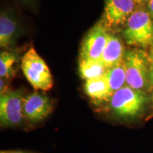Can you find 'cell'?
<instances>
[{
  "instance_id": "1",
  "label": "cell",
  "mask_w": 153,
  "mask_h": 153,
  "mask_svg": "<svg viewBox=\"0 0 153 153\" xmlns=\"http://www.w3.org/2000/svg\"><path fill=\"white\" fill-rule=\"evenodd\" d=\"M126 85L134 89L145 91L150 89V57L140 49H133L125 53Z\"/></svg>"
},
{
  "instance_id": "2",
  "label": "cell",
  "mask_w": 153,
  "mask_h": 153,
  "mask_svg": "<svg viewBox=\"0 0 153 153\" xmlns=\"http://www.w3.org/2000/svg\"><path fill=\"white\" fill-rule=\"evenodd\" d=\"M109 101L111 108L116 116L129 118L135 117L143 111L148 98L144 91L125 85L112 95Z\"/></svg>"
},
{
  "instance_id": "3",
  "label": "cell",
  "mask_w": 153,
  "mask_h": 153,
  "mask_svg": "<svg viewBox=\"0 0 153 153\" xmlns=\"http://www.w3.org/2000/svg\"><path fill=\"white\" fill-rule=\"evenodd\" d=\"M22 68L34 89L48 91L53 87V79L51 70L33 46L23 56Z\"/></svg>"
},
{
  "instance_id": "4",
  "label": "cell",
  "mask_w": 153,
  "mask_h": 153,
  "mask_svg": "<svg viewBox=\"0 0 153 153\" xmlns=\"http://www.w3.org/2000/svg\"><path fill=\"white\" fill-rule=\"evenodd\" d=\"M123 37L131 45L147 47L153 42V18L144 10L134 11L126 22Z\"/></svg>"
},
{
  "instance_id": "5",
  "label": "cell",
  "mask_w": 153,
  "mask_h": 153,
  "mask_svg": "<svg viewBox=\"0 0 153 153\" xmlns=\"http://www.w3.org/2000/svg\"><path fill=\"white\" fill-rule=\"evenodd\" d=\"M24 101L21 90L7 91L0 98V121L4 127L20 124L24 118Z\"/></svg>"
},
{
  "instance_id": "6",
  "label": "cell",
  "mask_w": 153,
  "mask_h": 153,
  "mask_svg": "<svg viewBox=\"0 0 153 153\" xmlns=\"http://www.w3.org/2000/svg\"><path fill=\"white\" fill-rule=\"evenodd\" d=\"M104 22H99L89 30L82 44L80 59L100 60L109 33Z\"/></svg>"
},
{
  "instance_id": "7",
  "label": "cell",
  "mask_w": 153,
  "mask_h": 153,
  "mask_svg": "<svg viewBox=\"0 0 153 153\" xmlns=\"http://www.w3.org/2000/svg\"><path fill=\"white\" fill-rule=\"evenodd\" d=\"M134 0H106L104 23L108 27H115L128 21L135 8Z\"/></svg>"
},
{
  "instance_id": "8",
  "label": "cell",
  "mask_w": 153,
  "mask_h": 153,
  "mask_svg": "<svg viewBox=\"0 0 153 153\" xmlns=\"http://www.w3.org/2000/svg\"><path fill=\"white\" fill-rule=\"evenodd\" d=\"M53 103L47 96L34 92L24 99V116L32 122H39L52 112Z\"/></svg>"
},
{
  "instance_id": "9",
  "label": "cell",
  "mask_w": 153,
  "mask_h": 153,
  "mask_svg": "<svg viewBox=\"0 0 153 153\" xmlns=\"http://www.w3.org/2000/svg\"><path fill=\"white\" fill-rule=\"evenodd\" d=\"M19 27L16 16L11 11L1 12L0 16V45L8 48L14 43Z\"/></svg>"
},
{
  "instance_id": "10",
  "label": "cell",
  "mask_w": 153,
  "mask_h": 153,
  "mask_svg": "<svg viewBox=\"0 0 153 153\" xmlns=\"http://www.w3.org/2000/svg\"><path fill=\"white\" fill-rule=\"evenodd\" d=\"M125 53L124 46L119 38L109 34L100 60L108 69L121 62L123 60Z\"/></svg>"
},
{
  "instance_id": "11",
  "label": "cell",
  "mask_w": 153,
  "mask_h": 153,
  "mask_svg": "<svg viewBox=\"0 0 153 153\" xmlns=\"http://www.w3.org/2000/svg\"><path fill=\"white\" fill-rule=\"evenodd\" d=\"M85 91L89 98L99 103L109 101L111 97L105 74L99 77L86 80Z\"/></svg>"
},
{
  "instance_id": "12",
  "label": "cell",
  "mask_w": 153,
  "mask_h": 153,
  "mask_svg": "<svg viewBox=\"0 0 153 153\" xmlns=\"http://www.w3.org/2000/svg\"><path fill=\"white\" fill-rule=\"evenodd\" d=\"M111 96L123 87L126 84V75L125 64L123 60L114 66L108 68L105 73Z\"/></svg>"
},
{
  "instance_id": "13",
  "label": "cell",
  "mask_w": 153,
  "mask_h": 153,
  "mask_svg": "<svg viewBox=\"0 0 153 153\" xmlns=\"http://www.w3.org/2000/svg\"><path fill=\"white\" fill-rule=\"evenodd\" d=\"M107 70L100 60L80 59L79 72L83 79L88 80L104 75Z\"/></svg>"
},
{
  "instance_id": "14",
  "label": "cell",
  "mask_w": 153,
  "mask_h": 153,
  "mask_svg": "<svg viewBox=\"0 0 153 153\" xmlns=\"http://www.w3.org/2000/svg\"><path fill=\"white\" fill-rule=\"evenodd\" d=\"M17 62V55L14 53L3 51L0 55V76L9 79L14 74V65Z\"/></svg>"
},
{
  "instance_id": "15",
  "label": "cell",
  "mask_w": 153,
  "mask_h": 153,
  "mask_svg": "<svg viewBox=\"0 0 153 153\" xmlns=\"http://www.w3.org/2000/svg\"><path fill=\"white\" fill-rule=\"evenodd\" d=\"M150 89L153 91V61L151 60L150 66Z\"/></svg>"
},
{
  "instance_id": "16",
  "label": "cell",
  "mask_w": 153,
  "mask_h": 153,
  "mask_svg": "<svg viewBox=\"0 0 153 153\" xmlns=\"http://www.w3.org/2000/svg\"><path fill=\"white\" fill-rule=\"evenodd\" d=\"M148 11L151 16L153 18V0H149L148 1Z\"/></svg>"
},
{
  "instance_id": "17",
  "label": "cell",
  "mask_w": 153,
  "mask_h": 153,
  "mask_svg": "<svg viewBox=\"0 0 153 153\" xmlns=\"http://www.w3.org/2000/svg\"><path fill=\"white\" fill-rule=\"evenodd\" d=\"M1 153H29L26 152H23V151H3Z\"/></svg>"
},
{
  "instance_id": "18",
  "label": "cell",
  "mask_w": 153,
  "mask_h": 153,
  "mask_svg": "<svg viewBox=\"0 0 153 153\" xmlns=\"http://www.w3.org/2000/svg\"><path fill=\"white\" fill-rule=\"evenodd\" d=\"M150 60L153 61V42L151 44V53H150Z\"/></svg>"
},
{
  "instance_id": "19",
  "label": "cell",
  "mask_w": 153,
  "mask_h": 153,
  "mask_svg": "<svg viewBox=\"0 0 153 153\" xmlns=\"http://www.w3.org/2000/svg\"><path fill=\"white\" fill-rule=\"evenodd\" d=\"M136 3H143L145 2V1H148L149 0H134Z\"/></svg>"
},
{
  "instance_id": "20",
  "label": "cell",
  "mask_w": 153,
  "mask_h": 153,
  "mask_svg": "<svg viewBox=\"0 0 153 153\" xmlns=\"http://www.w3.org/2000/svg\"><path fill=\"white\" fill-rule=\"evenodd\" d=\"M25 1H26V2H28V1H33V0H24Z\"/></svg>"
}]
</instances>
